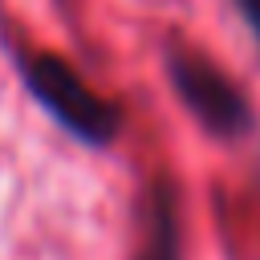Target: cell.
<instances>
[{
  "label": "cell",
  "mask_w": 260,
  "mask_h": 260,
  "mask_svg": "<svg viewBox=\"0 0 260 260\" xmlns=\"http://www.w3.org/2000/svg\"><path fill=\"white\" fill-rule=\"evenodd\" d=\"M16 69L28 85V93L41 102V110L77 142L85 146H110L122 134V110L106 98H98L69 61L53 53H20Z\"/></svg>",
  "instance_id": "obj_1"
},
{
  "label": "cell",
  "mask_w": 260,
  "mask_h": 260,
  "mask_svg": "<svg viewBox=\"0 0 260 260\" xmlns=\"http://www.w3.org/2000/svg\"><path fill=\"white\" fill-rule=\"evenodd\" d=\"M167 73H171V85L183 98V106L211 134H219V138H248L256 130V114H252L244 89L223 69H215L203 53L171 45L167 49Z\"/></svg>",
  "instance_id": "obj_2"
},
{
  "label": "cell",
  "mask_w": 260,
  "mask_h": 260,
  "mask_svg": "<svg viewBox=\"0 0 260 260\" xmlns=\"http://www.w3.org/2000/svg\"><path fill=\"white\" fill-rule=\"evenodd\" d=\"M138 260H179V203L171 179H158L146 199V240Z\"/></svg>",
  "instance_id": "obj_3"
},
{
  "label": "cell",
  "mask_w": 260,
  "mask_h": 260,
  "mask_svg": "<svg viewBox=\"0 0 260 260\" xmlns=\"http://www.w3.org/2000/svg\"><path fill=\"white\" fill-rule=\"evenodd\" d=\"M236 12L244 16L248 32H252V37H256V45H260V0H236Z\"/></svg>",
  "instance_id": "obj_4"
}]
</instances>
